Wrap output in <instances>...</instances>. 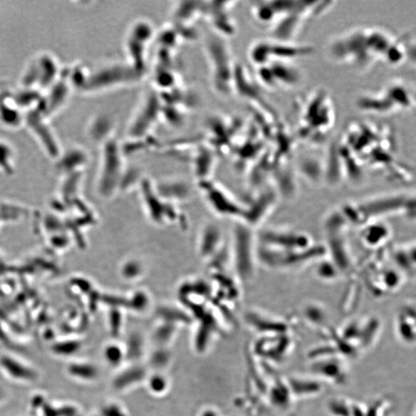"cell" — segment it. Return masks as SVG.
<instances>
[{"label": "cell", "mask_w": 416, "mask_h": 416, "mask_svg": "<svg viewBox=\"0 0 416 416\" xmlns=\"http://www.w3.org/2000/svg\"><path fill=\"white\" fill-rule=\"evenodd\" d=\"M329 61L358 72L365 71L383 58L375 28L354 27L335 34L326 45Z\"/></svg>", "instance_id": "obj_1"}, {"label": "cell", "mask_w": 416, "mask_h": 416, "mask_svg": "<svg viewBox=\"0 0 416 416\" xmlns=\"http://www.w3.org/2000/svg\"><path fill=\"white\" fill-rule=\"evenodd\" d=\"M313 52L309 45L276 39L259 40L249 46L248 56L255 68L279 61L295 62Z\"/></svg>", "instance_id": "obj_2"}, {"label": "cell", "mask_w": 416, "mask_h": 416, "mask_svg": "<svg viewBox=\"0 0 416 416\" xmlns=\"http://www.w3.org/2000/svg\"><path fill=\"white\" fill-rule=\"evenodd\" d=\"M211 54L213 84L222 95L229 96L234 92V78L236 65L228 43L222 37H215L208 43Z\"/></svg>", "instance_id": "obj_3"}, {"label": "cell", "mask_w": 416, "mask_h": 416, "mask_svg": "<svg viewBox=\"0 0 416 416\" xmlns=\"http://www.w3.org/2000/svg\"><path fill=\"white\" fill-rule=\"evenodd\" d=\"M255 78L264 88L275 91L294 88L302 80V73L294 62H272L255 68Z\"/></svg>", "instance_id": "obj_4"}, {"label": "cell", "mask_w": 416, "mask_h": 416, "mask_svg": "<svg viewBox=\"0 0 416 416\" xmlns=\"http://www.w3.org/2000/svg\"><path fill=\"white\" fill-rule=\"evenodd\" d=\"M145 376L144 368L138 366L128 368L125 372L121 373L115 380L116 390H125V388L137 384L143 380Z\"/></svg>", "instance_id": "obj_5"}, {"label": "cell", "mask_w": 416, "mask_h": 416, "mask_svg": "<svg viewBox=\"0 0 416 416\" xmlns=\"http://www.w3.org/2000/svg\"><path fill=\"white\" fill-rule=\"evenodd\" d=\"M125 350L118 344H108L103 349V357L106 362L113 367L119 366L125 358Z\"/></svg>", "instance_id": "obj_6"}, {"label": "cell", "mask_w": 416, "mask_h": 416, "mask_svg": "<svg viewBox=\"0 0 416 416\" xmlns=\"http://www.w3.org/2000/svg\"><path fill=\"white\" fill-rule=\"evenodd\" d=\"M72 374L77 375L79 379L92 381L98 379L99 371L95 365L90 363L75 365L71 368Z\"/></svg>", "instance_id": "obj_7"}, {"label": "cell", "mask_w": 416, "mask_h": 416, "mask_svg": "<svg viewBox=\"0 0 416 416\" xmlns=\"http://www.w3.org/2000/svg\"><path fill=\"white\" fill-rule=\"evenodd\" d=\"M389 96L391 97L390 100H392L395 97L396 98V103L398 104L399 107L401 108H408L410 106V98L409 95V92L406 90L403 86H400V85L392 84L385 91Z\"/></svg>", "instance_id": "obj_8"}, {"label": "cell", "mask_w": 416, "mask_h": 416, "mask_svg": "<svg viewBox=\"0 0 416 416\" xmlns=\"http://www.w3.org/2000/svg\"><path fill=\"white\" fill-rule=\"evenodd\" d=\"M147 385L150 391L155 395L165 393L168 389V380L164 375L160 373L150 375Z\"/></svg>", "instance_id": "obj_9"}, {"label": "cell", "mask_w": 416, "mask_h": 416, "mask_svg": "<svg viewBox=\"0 0 416 416\" xmlns=\"http://www.w3.org/2000/svg\"><path fill=\"white\" fill-rule=\"evenodd\" d=\"M101 416H128L124 407L116 402H110L103 406Z\"/></svg>", "instance_id": "obj_10"}, {"label": "cell", "mask_w": 416, "mask_h": 416, "mask_svg": "<svg viewBox=\"0 0 416 416\" xmlns=\"http://www.w3.org/2000/svg\"><path fill=\"white\" fill-rule=\"evenodd\" d=\"M406 60L416 66V41L406 44Z\"/></svg>", "instance_id": "obj_11"}, {"label": "cell", "mask_w": 416, "mask_h": 416, "mask_svg": "<svg viewBox=\"0 0 416 416\" xmlns=\"http://www.w3.org/2000/svg\"><path fill=\"white\" fill-rule=\"evenodd\" d=\"M94 416H101V415L99 414V415H94Z\"/></svg>", "instance_id": "obj_12"}]
</instances>
